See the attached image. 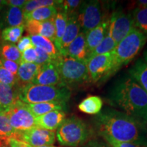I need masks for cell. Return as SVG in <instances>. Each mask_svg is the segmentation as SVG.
<instances>
[{
    "label": "cell",
    "instance_id": "cell-24",
    "mask_svg": "<svg viewBox=\"0 0 147 147\" xmlns=\"http://www.w3.org/2000/svg\"><path fill=\"white\" fill-rule=\"evenodd\" d=\"M103 106V101L100 97L96 95H90L84 99L78 108L82 113L88 115H97L101 112Z\"/></svg>",
    "mask_w": 147,
    "mask_h": 147
},
{
    "label": "cell",
    "instance_id": "cell-32",
    "mask_svg": "<svg viewBox=\"0 0 147 147\" xmlns=\"http://www.w3.org/2000/svg\"><path fill=\"white\" fill-rule=\"evenodd\" d=\"M117 44L110 37L106 34L104 40L101 42L99 45L92 52L88 55L87 59L92 57L96 56V55H100L103 54H106L113 52L115 47H117Z\"/></svg>",
    "mask_w": 147,
    "mask_h": 147
},
{
    "label": "cell",
    "instance_id": "cell-44",
    "mask_svg": "<svg viewBox=\"0 0 147 147\" xmlns=\"http://www.w3.org/2000/svg\"><path fill=\"white\" fill-rule=\"evenodd\" d=\"M5 144V139H0V147H4Z\"/></svg>",
    "mask_w": 147,
    "mask_h": 147
},
{
    "label": "cell",
    "instance_id": "cell-34",
    "mask_svg": "<svg viewBox=\"0 0 147 147\" xmlns=\"http://www.w3.org/2000/svg\"><path fill=\"white\" fill-rule=\"evenodd\" d=\"M0 82L11 86H18L17 77L0 65Z\"/></svg>",
    "mask_w": 147,
    "mask_h": 147
},
{
    "label": "cell",
    "instance_id": "cell-15",
    "mask_svg": "<svg viewBox=\"0 0 147 147\" xmlns=\"http://www.w3.org/2000/svg\"><path fill=\"white\" fill-rule=\"evenodd\" d=\"M25 28L29 36H43L54 43L55 39L54 18L47 21H27L25 23Z\"/></svg>",
    "mask_w": 147,
    "mask_h": 147
},
{
    "label": "cell",
    "instance_id": "cell-4",
    "mask_svg": "<svg viewBox=\"0 0 147 147\" xmlns=\"http://www.w3.org/2000/svg\"><path fill=\"white\" fill-rule=\"evenodd\" d=\"M147 35L134 29L125 38L117 44L112 54L113 56V74L121 67L129 63L146 44Z\"/></svg>",
    "mask_w": 147,
    "mask_h": 147
},
{
    "label": "cell",
    "instance_id": "cell-46",
    "mask_svg": "<svg viewBox=\"0 0 147 147\" xmlns=\"http://www.w3.org/2000/svg\"><path fill=\"white\" fill-rule=\"evenodd\" d=\"M38 147H57L54 146V145H47V146H38Z\"/></svg>",
    "mask_w": 147,
    "mask_h": 147
},
{
    "label": "cell",
    "instance_id": "cell-31",
    "mask_svg": "<svg viewBox=\"0 0 147 147\" xmlns=\"http://www.w3.org/2000/svg\"><path fill=\"white\" fill-rule=\"evenodd\" d=\"M61 1H55V0H27L26 4L23 8V15H26L34 10L42 7L56 6L58 8Z\"/></svg>",
    "mask_w": 147,
    "mask_h": 147
},
{
    "label": "cell",
    "instance_id": "cell-27",
    "mask_svg": "<svg viewBox=\"0 0 147 147\" xmlns=\"http://www.w3.org/2000/svg\"><path fill=\"white\" fill-rule=\"evenodd\" d=\"M0 58L21 63V53L14 44L1 41L0 45Z\"/></svg>",
    "mask_w": 147,
    "mask_h": 147
},
{
    "label": "cell",
    "instance_id": "cell-20",
    "mask_svg": "<svg viewBox=\"0 0 147 147\" xmlns=\"http://www.w3.org/2000/svg\"><path fill=\"white\" fill-rule=\"evenodd\" d=\"M80 29L81 27L77 17V13L69 16L65 33L61 40L59 53L76 39V37L80 34Z\"/></svg>",
    "mask_w": 147,
    "mask_h": 147
},
{
    "label": "cell",
    "instance_id": "cell-29",
    "mask_svg": "<svg viewBox=\"0 0 147 147\" xmlns=\"http://www.w3.org/2000/svg\"><path fill=\"white\" fill-rule=\"evenodd\" d=\"M25 29V25L3 29L1 34V41L15 45L22 38Z\"/></svg>",
    "mask_w": 147,
    "mask_h": 147
},
{
    "label": "cell",
    "instance_id": "cell-13",
    "mask_svg": "<svg viewBox=\"0 0 147 147\" xmlns=\"http://www.w3.org/2000/svg\"><path fill=\"white\" fill-rule=\"evenodd\" d=\"M23 9L12 7L5 3L0 8V29L25 25Z\"/></svg>",
    "mask_w": 147,
    "mask_h": 147
},
{
    "label": "cell",
    "instance_id": "cell-28",
    "mask_svg": "<svg viewBox=\"0 0 147 147\" xmlns=\"http://www.w3.org/2000/svg\"><path fill=\"white\" fill-rule=\"evenodd\" d=\"M131 14L136 28L147 35V7H136Z\"/></svg>",
    "mask_w": 147,
    "mask_h": 147
},
{
    "label": "cell",
    "instance_id": "cell-8",
    "mask_svg": "<svg viewBox=\"0 0 147 147\" xmlns=\"http://www.w3.org/2000/svg\"><path fill=\"white\" fill-rule=\"evenodd\" d=\"M135 28L131 13L118 10L110 16L107 34L118 44Z\"/></svg>",
    "mask_w": 147,
    "mask_h": 147
},
{
    "label": "cell",
    "instance_id": "cell-47",
    "mask_svg": "<svg viewBox=\"0 0 147 147\" xmlns=\"http://www.w3.org/2000/svg\"><path fill=\"white\" fill-rule=\"evenodd\" d=\"M3 4H4V1H1V0H0V8H1V7L2 6Z\"/></svg>",
    "mask_w": 147,
    "mask_h": 147
},
{
    "label": "cell",
    "instance_id": "cell-3",
    "mask_svg": "<svg viewBox=\"0 0 147 147\" xmlns=\"http://www.w3.org/2000/svg\"><path fill=\"white\" fill-rule=\"evenodd\" d=\"M71 96L67 87L28 84L18 87V97L25 104L43 102H67Z\"/></svg>",
    "mask_w": 147,
    "mask_h": 147
},
{
    "label": "cell",
    "instance_id": "cell-7",
    "mask_svg": "<svg viewBox=\"0 0 147 147\" xmlns=\"http://www.w3.org/2000/svg\"><path fill=\"white\" fill-rule=\"evenodd\" d=\"M77 17L82 32L86 34L104 20L101 2L95 0L82 1L77 12Z\"/></svg>",
    "mask_w": 147,
    "mask_h": 147
},
{
    "label": "cell",
    "instance_id": "cell-5",
    "mask_svg": "<svg viewBox=\"0 0 147 147\" xmlns=\"http://www.w3.org/2000/svg\"><path fill=\"white\" fill-rule=\"evenodd\" d=\"M91 135V129L76 117L65 118L57 130L56 136L62 146L78 147L85 144Z\"/></svg>",
    "mask_w": 147,
    "mask_h": 147
},
{
    "label": "cell",
    "instance_id": "cell-43",
    "mask_svg": "<svg viewBox=\"0 0 147 147\" xmlns=\"http://www.w3.org/2000/svg\"><path fill=\"white\" fill-rule=\"evenodd\" d=\"M138 7H147V0H140L136 3Z\"/></svg>",
    "mask_w": 147,
    "mask_h": 147
},
{
    "label": "cell",
    "instance_id": "cell-30",
    "mask_svg": "<svg viewBox=\"0 0 147 147\" xmlns=\"http://www.w3.org/2000/svg\"><path fill=\"white\" fill-rule=\"evenodd\" d=\"M18 132L14 129L5 112H0V139H17Z\"/></svg>",
    "mask_w": 147,
    "mask_h": 147
},
{
    "label": "cell",
    "instance_id": "cell-22",
    "mask_svg": "<svg viewBox=\"0 0 147 147\" xmlns=\"http://www.w3.org/2000/svg\"><path fill=\"white\" fill-rule=\"evenodd\" d=\"M129 74L147 93V64L140 59L129 70Z\"/></svg>",
    "mask_w": 147,
    "mask_h": 147
},
{
    "label": "cell",
    "instance_id": "cell-38",
    "mask_svg": "<svg viewBox=\"0 0 147 147\" xmlns=\"http://www.w3.org/2000/svg\"><path fill=\"white\" fill-rule=\"evenodd\" d=\"M0 65L2 66L3 68L7 69V70L12 73V74L15 75V76L17 74L19 64L16 63V62L0 58Z\"/></svg>",
    "mask_w": 147,
    "mask_h": 147
},
{
    "label": "cell",
    "instance_id": "cell-11",
    "mask_svg": "<svg viewBox=\"0 0 147 147\" xmlns=\"http://www.w3.org/2000/svg\"><path fill=\"white\" fill-rule=\"evenodd\" d=\"M55 131L35 127L26 131L18 133L17 140L32 147H38L53 145L55 141Z\"/></svg>",
    "mask_w": 147,
    "mask_h": 147
},
{
    "label": "cell",
    "instance_id": "cell-42",
    "mask_svg": "<svg viewBox=\"0 0 147 147\" xmlns=\"http://www.w3.org/2000/svg\"><path fill=\"white\" fill-rule=\"evenodd\" d=\"M26 3L27 0H6V1H5V3L6 5L21 9L23 8Z\"/></svg>",
    "mask_w": 147,
    "mask_h": 147
},
{
    "label": "cell",
    "instance_id": "cell-41",
    "mask_svg": "<svg viewBox=\"0 0 147 147\" xmlns=\"http://www.w3.org/2000/svg\"><path fill=\"white\" fill-rule=\"evenodd\" d=\"M7 144L8 147H32L23 141L12 138L7 139Z\"/></svg>",
    "mask_w": 147,
    "mask_h": 147
},
{
    "label": "cell",
    "instance_id": "cell-18",
    "mask_svg": "<svg viewBox=\"0 0 147 147\" xmlns=\"http://www.w3.org/2000/svg\"><path fill=\"white\" fill-rule=\"evenodd\" d=\"M18 86L0 82V112H6L18 100Z\"/></svg>",
    "mask_w": 147,
    "mask_h": 147
},
{
    "label": "cell",
    "instance_id": "cell-26",
    "mask_svg": "<svg viewBox=\"0 0 147 147\" xmlns=\"http://www.w3.org/2000/svg\"><path fill=\"white\" fill-rule=\"evenodd\" d=\"M68 16L62 11L58 10L56 16L54 18V23L55 27V39L54 45L57 51L59 50L61 40L63 38L67 27Z\"/></svg>",
    "mask_w": 147,
    "mask_h": 147
},
{
    "label": "cell",
    "instance_id": "cell-39",
    "mask_svg": "<svg viewBox=\"0 0 147 147\" xmlns=\"http://www.w3.org/2000/svg\"><path fill=\"white\" fill-rule=\"evenodd\" d=\"M16 47H17L18 49L19 50L20 52L23 53L24 51L26 50L28 48L34 47V45H33L30 37L29 36L22 37L21 39L18 40V42H17Z\"/></svg>",
    "mask_w": 147,
    "mask_h": 147
},
{
    "label": "cell",
    "instance_id": "cell-21",
    "mask_svg": "<svg viewBox=\"0 0 147 147\" xmlns=\"http://www.w3.org/2000/svg\"><path fill=\"white\" fill-rule=\"evenodd\" d=\"M26 108L35 117L45 115L54 110H65L67 109V102H54L37 104H25Z\"/></svg>",
    "mask_w": 147,
    "mask_h": 147
},
{
    "label": "cell",
    "instance_id": "cell-12",
    "mask_svg": "<svg viewBox=\"0 0 147 147\" xmlns=\"http://www.w3.org/2000/svg\"><path fill=\"white\" fill-rule=\"evenodd\" d=\"M32 84L45 86L63 87L59 74L54 60L41 65L36 78L33 80Z\"/></svg>",
    "mask_w": 147,
    "mask_h": 147
},
{
    "label": "cell",
    "instance_id": "cell-9",
    "mask_svg": "<svg viewBox=\"0 0 147 147\" xmlns=\"http://www.w3.org/2000/svg\"><path fill=\"white\" fill-rule=\"evenodd\" d=\"M5 113L8 116L10 125L18 133L26 131L37 127L36 117L26 108L25 103L21 100L16 101Z\"/></svg>",
    "mask_w": 147,
    "mask_h": 147
},
{
    "label": "cell",
    "instance_id": "cell-35",
    "mask_svg": "<svg viewBox=\"0 0 147 147\" xmlns=\"http://www.w3.org/2000/svg\"><path fill=\"white\" fill-rule=\"evenodd\" d=\"M102 138L111 147H147V144H140V143L123 142L108 136H102Z\"/></svg>",
    "mask_w": 147,
    "mask_h": 147
},
{
    "label": "cell",
    "instance_id": "cell-23",
    "mask_svg": "<svg viewBox=\"0 0 147 147\" xmlns=\"http://www.w3.org/2000/svg\"><path fill=\"white\" fill-rule=\"evenodd\" d=\"M58 12V8L56 6L42 7L34 10L24 16L25 21H47L53 19Z\"/></svg>",
    "mask_w": 147,
    "mask_h": 147
},
{
    "label": "cell",
    "instance_id": "cell-10",
    "mask_svg": "<svg viewBox=\"0 0 147 147\" xmlns=\"http://www.w3.org/2000/svg\"><path fill=\"white\" fill-rule=\"evenodd\" d=\"M90 81L96 82L113 74V56L111 53L92 57L86 62Z\"/></svg>",
    "mask_w": 147,
    "mask_h": 147
},
{
    "label": "cell",
    "instance_id": "cell-14",
    "mask_svg": "<svg viewBox=\"0 0 147 147\" xmlns=\"http://www.w3.org/2000/svg\"><path fill=\"white\" fill-rule=\"evenodd\" d=\"M59 54L62 56L67 57L86 63L88 57L86 34L84 32H80L76 39L67 47L61 51Z\"/></svg>",
    "mask_w": 147,
    "mask_h": 147
},
{
    "label": "cell",
    "instance_id": "cell-19",
    "mask_svg": "<svg viewBox=\"0 0 147 147\" xmlns=\"http://www.w3.org/2000/svg\"><path fill=\"white\" fill-rule=\"evenodd\" d=\"M41 67L35 63H21L16 74L18 87H21L32 83Z\"/></svg>",
    "mask_w": 147,
    "mask_h": 147
},
{
    "label": "cell",
    "instance_id": "cell-33",
    "mask_svg": "<svg viewBox=\"0 0 147 147\" xmlns=\"http://www.w3.org/2000/svg\"><path fill=\"white\" fill-rule=\"evenodd\" d=\"M82 3V1H79V0L62 1L61 4L59 5L58 10L62 11L69 16L78 12V8H80Z\"/></svg>",
    "mask_w": 147,
    "mask_h": 147
},
{
    "label": "cell",
    "instance_id": "cell-40",
    "mask_svg": "<svg viewBox=\"0 0 147 147\" xmlns=\"http://www.w3.org/2000/svg\"><path fill=\"white\" fill-rule=\"evenodd\" d=\"M82 147H111L108 143L99 140H91L87 141Z\"/></svg>",
    "mask_w": 147,
    "mask_h": 147
},
{
    "label": "cell",
    "instance_id": "cell-37",
    "mask_svg": "<svg viewBox=\"0 0 147 147\" xmlns=\"http://www.w3.org/2000/svg\"><path fill=\"white\" fill-rule=\"evenodd\" d=\"M36 48V51L37 53V59L35 63L38 64L39 65H42L44 64H46L49 62L53 61V59L49 54H47L45 51L42 50L39 48Z\"/></svg>",
    "mask_w": 147,
    "mask_h": 147
},
{
    "label": "cell",
    "instance_id": "cell-2",
    "mask_svg": "<svg viewBox=\"0 0 147 147\" xmlns=\"http://www.w3.org/2000/svg\"><path fill=\"white\" fill-rule=\"evenodd\" d=\"M110 105L147 124V93L130 76L116 82L108 96Z\"/></svg>",
    "mask_w": 147,
    "mask_h": 147
},
{
    "label": "cell",
    "instance_id": "cell-36",
    "mask_svg": "<svg viewBox=\"0 0 147 147\" xmlns=\"http://www.w3.org/2000/svg\"><path fill=\"white\" fill-rule=\"evenodd\" d=\"M36 59L37 53L34 46L28 48L21 53V63H35Z\"/></svg>",
    "mask_w": 147,
    "mask_h": 147
},
{
    "label": "cell",
    "instance_id": "cell-1",
    "mask_svg": "<svg viewBox=\"0 0 147 147\" xmlns=\"http://www.w3.org/2000/svg\"><path fill=\"white\" fill-rule=\"evenodd\" d=\"M93 123L101 137L147 144L146 125L123 112L106 108L97 114Z\"/></svg>",
    "mask_w": 147,
    "mask_h": 147
},
{
    "label": "cell",
    "instance_id": "cell-25",
    "mask_svg": "<svg viewBox=\"0 0 147 147\" xmlns=\"http://www.w3.org/2000/svg\"><path fill=\"white\" fill-rule=\"evenodd\" d=\"M33 45L35 47L39 48L49 54L53 59L55 60L60 54L55 47L54 43L50 40L40 36H29Z\"/></svg>",
    "mask_w": 147,
    "mask_h": 147
},
{
    "label": "cell",
    "instance_id": "cell-6",
    "mask_svg": "<svg viewBox=\"0 0 147 147\" xmlns=\"http://www.w3.org/2000/svg\"><path fill=\"white\" fill-rule=\"evenodd\" d=\"M54 62L63 87L78 85L90 81L87 64L84 62L61 55Z\"/></svg>",
    "mask_w": 147,
    "mask_h": 147
},
{
    "label": "cell",
    "instance_id": "cell-17",
    "mask_svg": "<svg viewBox=\"0 0 147 147\" xmlns=\"http://www.w3.org/2000/svg\"><path fill=\"white\" fill-rule=\"evenodd\" d=\"M109 19H104L100 25L86 34V45L88 55L101 43L108 32Z\"/></svg>",
    "mask_w": 147,
    "mask_h": 147
},
{
    "label": "cell",
    "instance_id": "cell-16",
    "mask_svg": "<svg viewBox=\"0 0 147 147\" xmlns=\"http://www.w3.org/2000/svg\"><path fill=\"white\" fill-rule=\"evenodd\" d=\"M65 111L54 110L45 115L36 117V124L38 127L45 129L49 131H55L65 119Z\"/></svg>",
    "mask_w": 147,
    "mask_h": 147
},
{
    "label": "cell",
    "instance_id": "cell-45",
    "mask_svg": "<svg viewBox=\"0 0 147 147\" xmlns=\"http://www.w3.org/2000/svg\"><path fill=\"white\" fill-rule=\"evenodd\" d=\"M144 62L147 64V50L145 51L144 53Z\"/></svg>",
    "mask_w": 147,
    "mask_h": 147
}]
</instances>
